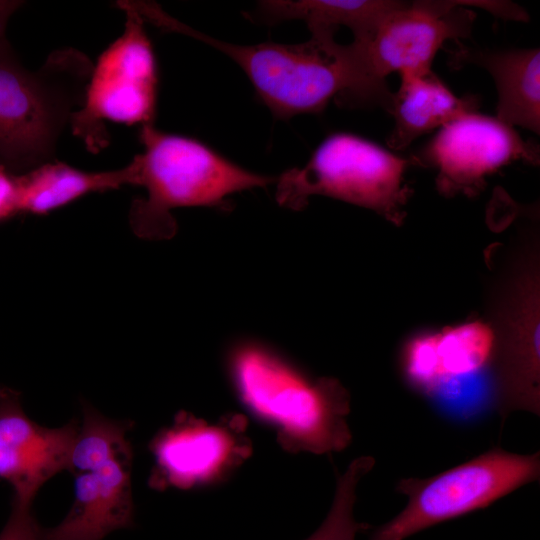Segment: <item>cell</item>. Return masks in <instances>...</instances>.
Returning a JSON list of instances; mask_svg holds the SVG:
<instances>
[{
  "mask_svg": "<svg viewBox=\"0 0 540 540\" xmlns=\"http://www.w3.org/2000/svg\"><path fill=\"white\" fill-rule=\"evenodd\" d=\"M418 164L438 169L441 192L473 194L485 177L516 160L539 162L538 146L524 141L496 117L469 112L440 128L417 154Z\"/></svg>",
  "mask_w": 540,
  "mask_h": 540,
  "instance_id": "9c48e42d",
  "label": "cell"
},
{
  "mask_svg": "<svg viewBox=\"0 0 540 540\" xmlns=\"http://www.w3.org/2000/svg\"><path fill=\"white\" fill-rule=\"evenodd\" d=\"M375 465L371 456L354 459L338 478L331 509L321 526L306 540H355L357 533L366 528L354 517L356 490L361 479Z\"/></svg>",
  "mask_w": 540,
  "mask_h": 540,
  "instance_id": "d6986e66",
  "label": "cell"
},
{
  "mask_svg": "<svg viewBox=\"0 0 540 540\" xmlns=\"http://www.w3.org/2000/svg\"><path fill=\"white\" fill-rule=\"evenodd\" d=\"M477 105L473 96L457 97L432 70L402 74L392 94L389 112L395 124L387 144L404 149L421 135L474 112Z\"/></svg>",
  "mask_w": 540,
  "mask_h": 540,
  "instance_id": "5bb4252c",
  "label": "cell"
},
{
  "mask_svg": "<svg viewBox=\"0 0 540 540\" xmlns=\"http://www.w3.org/2000/svg\"><path fill=\"white\" fill-rule=\"evenodd\" d=\"M124 422L111 420L89 406L71 449L68 470L76 474L94 472L112 461L131 462V447Z\"/></svg>",
  "mask_w": 540,
  "mask_h": 540,
  "instance_id": "ac0fdd59",
  "label": "cell"
},
{
  "mask_svg": "<svg viewBox=\"0 0 540 540\" xmlns=\"http://www.w3.org/2000/svg\"><path fill=\"white\" fill-rule=\"evenodd\" d=\"M0 540H42V528L31 513V504L13 501L10 517L0 532Z\"/></svg>",
  "mask_w": 540,
  "mask_h": 540,
  "instance_id": "44dd1931",
  "label": "cell"
},
{
  "mask_svg": "<svg viewBox=\"0 0 540 540\" xmlns=\"http://www.w3.org/2000/svg\"><path fill=\"white\" fill-rule=\"evenodd\" d=\"M453 67L476 64L488 70L498 93L497 116L537 134L540 130V53L538 48L505 51L460 47L452 53Z\"/></svg>",
  "mask_w": 540,
  "mask_h": 540,
  "instance_id": "4fadbf2b",
  "label": "cell"
},
{
  "mask_svg": "<svg viewBox=\"0 0 540 540\" xmlns=\"http://www.w3.org/2000/svg\"><path fill=\"white\" fill-rule=\"evenodd\" d=\"M228 368L245 403L279 424L300 447L325 453L349 444V396L335 379L313 380L254 340L233 345Z\"/></svg>",
  "mask_w": 540,
  "mask_h": 540,
  "instance_id": "277c9868",
  "label": "cell"
},
{
  "mask_svg": "<svg viewBox=\"0 0 540 540\" xmlns=\"http://www.w3.org/2000/svg\"><path fill=\"white\" fill-rule=\"evenodd\" d=\"M409 369L419 378L431 377L439 368L437 334L415 339L409 346Z\"/></svg>",
  "mask_w": 540,
  "mask_h": 540,
  "instance_id": "7402d4cb",
  "label": "cell"
},
{
  "mask_svg": "<svg viewBox=\"0 0 540 540\" xmlns=\"http://www.w3.org/2000/svg\"><path fill=\"white\" fill-rule=\"evenodd\" d=\"M153 24L195 38L230 57L277 118L319 113L331 99L341 106L378 104L356 47L335 42V31H313L309 40L299 44L236 45L196 31L163 10L155 14Z\"/></svg>",
  "mask_w": 540,
  "mask_h": 540,
  "instance_id": "6da1fadb",
  "label": "cell"
},
{
  "mask_svg": "<svg viewBox=\"0 0 540 540\" xmlns=\"http://www.w3.org/2000/svg\"><path fill=\"white\" fill-rule=\"evenodd\" d=\"M230 453V441L218 428L181 423L155 444L159 469L167 481L188 487L217 471Z\"/></svg>",
  "mask_w": 540,
  "mask_h": 540,
  "instance_id": "e0dca14e",
  "label": "cell"
},
{
  "mask_svg": "<svg viewBox=\"0 0 540 540\" xmlns=\"http://www.w3.org/2000/svg\"><path fill=\"white\" fill-rule=\"evenodd\" d=\"M417 160L401 158L377 144L349 133L328 136L302 168L277 179L279 205L301 210L312 195H324L381 213L393 222L403 218L409 189L405 169Z\"/></svg>",
  "mask_w": 540,
  "mask_h": 540,
  "instance_id": "5b68a950",
  "label": "cell"
},
{
  "mask_svg": "<svg viewBox=\"0 0 540 540\" xmlns=\"http://www.w3.org/2000/svg\"><path fill=\"white\" fill-rule=\"evenodd\" d=\"M462 1H414L386 15L363 40L353 41L373 85L389 93L385 78L392 72L425 73L448 40L471 34L475 13Z\"/></svg>",
  "mask_w": 540,
  "mask_h": 540,
  "instance_id": "ba28073f",
  "label": "cell"
},
{
  "mask_svg": "<svg viewBox=\"0 0 540 540\" xmlns=\"http://www.w3.org/2000/svg\"><path fill=\"white\" fill-rule=\"evenodd\" d=\"M536 285L527 283L523 309L510 313L509 325L490 358L495 371L496 406L502 419L515 411L540 414L539 327Z\"/></svg>",
  "mask_w": 540,
  "mask_h": 540,
  "instance_id": "8fae6325",
  "label": "cell"
},
{
  "mask_svg": "<svg viewBox=\"0 0 540 540\" xmlns=\"http://www.w3.org/2000/svg\"><path fill=\"white\" fill-rule=\"evenodd\" d=\"M135 159L117 170L91 172L57 161L15 174L20 213L47 214L93 192L136 186Z\"/></svg>",
  "mask_w": 540,
  "mask_h": 540,
  "instance_id": "9a60e30c",
  "label": "cell"
},
{
  "mask_svg": "<svg viewBox=\"0 0 540 540\" xmlns=\"http://www.w3.org/2000/svg\"><path fill=\"white\" fill-rule=\"evenodd\" d=\"M117 5L126 15L124 30L93 65L84 103L70 121L91 153L109 144L106 121L144 126L156 115L158 70L145 20L130 1Z\"/></svg>",
  "mask_w": 540,
  "mask_h": 540,
  "instance_id": "8992f818",
  "label": "cell"
},
{
  "mask_svg": "<svg viewBox=\"0 0 540 540\" xmlns=\"http://www.w3.org/2000/svg\"><path fill=\"white\" fill-rule=\"evenodd\" d=\"M403 3L391 0L260 1L250 19L267 25L286 20H302L310 32L336 31L343 25L352 31L355 41H360L365 39L386 15Z\"/></svg>",
  "mask_w": 540,
  "mask_h": 540,
  "instance_id": "2e32d148",
  "label": "cell"
},
{
  "mask_svg": "<svg viewBox=\"0 0 540 540\" xmlns=\"http://www.w3.org/2000/svg\"><path fill=\"white\" fill-rule=\"evenodd\" d=\"M78 426H40L23 411L18 392L0 387V478L12 486L13 501L31 504L48 479L68 469Z\"/></svg>",
  "mask_w": 540,
  "mask_h": 540,
  "instance_id": "30bf717a",
  "label": "cell"
},
{
  "mask_svg": "<svg viewBox=\"0 0 540 540\" xmlns=\"http://www.w3.org/2000/svg\"><path fill=\"white\" fill-rule=\"evenodd\" d=\"M74 495L66 517L42 529V540H103L132 526L130 462L116 460L97 471L76 474Z\"/></svg>",
  "mask_w": 540,
  "mask_h": 540,
  "instance_id": "7c38bea8",
  "label": "cell"
},
{
  "mask_svg": "<svg viewBox=\"0 0 540 540\" xmlns=\"http://www.w3.org/2000/svg\"><path fill=\"white\" fill-rule=\"evenodd\" d=\"M93 63L66 47L36 71L26 69L0 40V163L21 174L55 160L57 143L85 98Z\"/></svg>",
  "mask_w": 540,
  "mask_h": 540,
  "instance_id": "7a4b0ae2",
  "label": "cell"
},
{
  "mask_svg": "<svg viewBox=\"0 0 540 540\" xmlns=\"http://www.w3.org/2000/svg\"><path fill=\"white\" fill-rule=\"evenodd\" d=\"M144 151L134 157L136 186L146 190L129 211L133 232L147 240L172 238L177 230L171 211L180 207L229 208L227 197L266 187L273 177L248 171L200 141L141 126Z\"/></svg>",
  "mask_w": 540,
  "mask_h": 540,
  "instance_id": "3957f363",
  "label": "cell"
},
{
  "mask_svg": "<svg viewBox=\"0 0 540 540\" xmlns=\"http://www.w3.org/2000/svg\"><path fill=\"white\" fill-rule=\"evenodd\" d=\"M539 452L515 454L500 448L429 478H403L396 490L406 507L378 528L370 540H404L444 521L487 507L538 480Z\"/></svg>",
  "mask_w": 540,
  "mask_h": 540,
  "instance_id": "52a82bcc",
  "label": "cell"
},
{
  "mask_svg": "<svg viewBox=\"0 0 540 540\" xmlns=\"http://www.w3.org/2000/svg\"><path fill=\"white\" fill-rule=\"evenodd\" d=\"M19 214L15 174L0 163V222Z\"/></svg>",
  "mask_w": 540,
  "mask_h": 540,
  "instance_id": "603a6c76",
  "label": "cell"
},
{
  "mask_svg": "<svg viewBox=\"0 0 540 540\" xmlns=\"http://www.w3.org/2000/svg\"><path fill=\"white\" fill-rule=\"evenodd\" d=\"M495 336L488 325L474 321L437 334L440 366L449 371H466L490 358Z\"/></svg>",
  "mask_w": 540,
  "mask_h": 540,
  "instance_id": "ffe728a7",
  "label": "cell"
},
{
  "mask_svg": "<svg viewBox=\"0 0 540 540\" xmlns=\"http://www.w3.org/2000/svg\"><path fill=\"white\" fill-rule=\"evenodd\" d=\"M23 4V1L18 0H0V40L6 38L9 19Z\"/></svg>",
  "mask_w": 540,
  "mask_h": 540,
  "instance_id": "cb8c5ba5",
  "label": "cell"
}]
</instances>
